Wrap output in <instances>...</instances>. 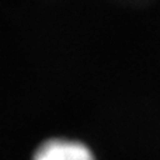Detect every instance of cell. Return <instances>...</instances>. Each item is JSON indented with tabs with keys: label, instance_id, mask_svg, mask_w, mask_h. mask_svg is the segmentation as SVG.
I'll return each instance as SVG.
<instances>
[{
	"label": "cell",
	"instance_id": "obj_1",
	"mask_svg": "<svg viewBox=\"0 0 160 160\" xmlns=\"http://www.w3.org/2000/svg\"><path fill=\"white\" fill-rule=\"evenodd\" d=\"M34 160H94L86 145L69 139H49L39 145Z\"/></svg>",
	"mask_w": 160,
	"mask_h": 160
}]
</instances>
